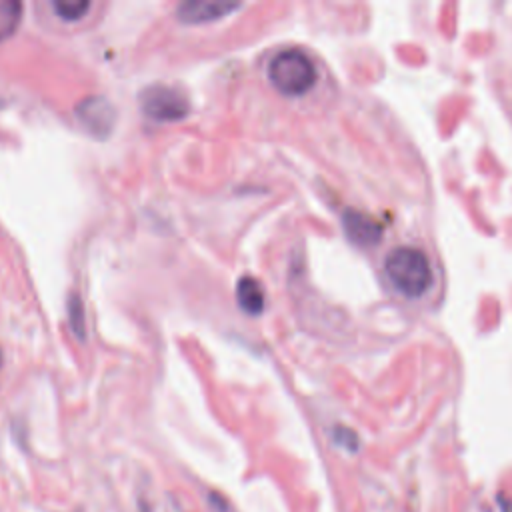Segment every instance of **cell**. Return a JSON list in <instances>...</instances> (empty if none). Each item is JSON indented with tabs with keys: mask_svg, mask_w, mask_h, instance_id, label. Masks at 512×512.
Wrapping results in <instances>:
<instances>
[{
	"mask_svg": "<svg viewBox=\"0 0 512 512\" xmlns=\"http://www.w3.org/2000/svg\"><path fill=\"white\" fill-rule=\"evenodd\" d=\"M334 438H336V442H338V444H342L344 448H348V450H356V436H354V432H352V430H348V428H336Z\"/></svg>",
	"mask_w": 512,
	"mask_h": 512,
	"instance_id": "8fae6325",
	"label": "cell"
},
{
	"mask_svg": "<svg viewBox=\"0 0 512 512\" xmlns=\"http://www.w3.org/2000/svg\"><path fill=\"white\" fill-rule=\"evenodd\" d=\"M500 508H502V512H512V500L500 496Z\"/></svg>",
	"mask_w": 512,
	"mask_h": 512,
	"instance_id": "7c38bea8",
	"label": "cell"
},
{
	"mask_svg": "<svg viewBox=\"0 0 512 512\" xmlns=\"http://www.w3.org/2000/svg\"><path fill=\"white\" fill-rule=\"evenodd\" d=\"M268 78L282 94L300 96L314 86L316 66L304 50L284 48L272 56L268 64Z\"/></svg>",
	"mask_w": 512,
	"mask_h": 512,
	"instance_id": "7a4b0ae2",
	"label": "cell"
},
{
	"mask_svg": "<svg viewBox=\"0 0 512 512\" xmlns=\"http://www.w3.org/2000/svg\"><path fill=\"white\" fill-rule=\"evenodd\" d=\"M238 306L252 316H258L264 310V290L254 276H242L236 284Z\"/></svg>",
	"mask_w": 512,
	"mask_h": 512,
	"instance_id": "52a82bcc",
	"label": "cell"
},
{
	"mask_svg": "<svg viewBox=\"0 0 512 512\" xmlns=\"http://www.w3.org/2000/svg\"><path fill=\"white\" fill-rule=\"evenodd\" d=\"M240 8L238 2H226V0H188L178 6V18L186 24H204L212 22L216 18H222L230 14L232 10Z\"/></svg>",
	"mask_w": 512,
	"mask_h": 512,
	"instance_id": "5b68a950",
	"label": "cell"
},
{
	"mask_svg": "<svg viewBox=\"0 0 512 512\" xmlns=\"http://www.w3.org/2000/svg\"><path fill=\"white\" fill-rule=\"evenodd\" d=\"M140 104L144 114L156 122L180 120L190 110L188 98L180 90L164 84H154L142 90Z\"/></svg>",
	"mask_w": 512,
	"mask_h": 512,
	"instance_id": "3957f363",
	"label": "cell"
},
{
	"mask_svg": "<svg viewBox=\"0 0 512 512\" xmlns=\"http://www.w3.org/2000/svg\"><path fill=\"white\" fill-rule=\"evenodd\" d=\"M342 222H344V230H346L348 238L362 246L376 244L382 234V228L372 218H368L366 214L356 212V210H346Z\"/></svg>",
	"mask_w": 512,
	"mask_h": 512,
	"instance_id": "8992f818",
	"label": "cell"
},
{
	"mask_svg": "<svg viewBox=\"0 0 512 512\" xmlns=\"http://www.w3.org/2000/svg\"><path fill=\"white\" fill-rule=\"evenodd\" d=\"M68 318L74 334L82 340L86 336V324H84V306L78 298V294H70L68 298Z\"/></svg>",
	"mask_w": 512,
	"mask_h": 512,
	"instance_id": "30bf717a",
	"label": "cell"
},
{
	"mask_svg": "<svg viewBox=\"0 0 512 512\" xmlns=\"http://www.w3.org/2000/svg\"><path fill=\"white\" fill-rule=\"evenodd\" d=\"M384 272L398 292L408 298L424 294L432 282V268L426 254L412 246H396L384 258Z\"/></svg>",
	"mask_w": 512,
	"mask_h": 512,
	"instance_id": "6da1fadb",
	"label": "cell"
},
{
	"mask_svg": "<svg viewBox=\"0 0 512 512\" xmlns=\"http://www.w3.org/2000/svg\"><path fill=\"white\" fill-rule=\"evenodd\" d=\"M52 6H54V12L66 22L78 20L90 10L88 0H56Z\"/></svg>",
	"mask_w": 512,
	"mask_h": 512,
	"instance_id": "9c48e42d",
	"label": "cell"
},
{
	"mask_svg": "<svg viewBox=\"0 0 512 512\" xmlns=\"http://www.w3.org/2000/svg\"><path fill=\"white\" fill-rule=\"evenodd\" d=\"M22 20V2L0 0V42L14 34Z\"/></svg>",
	"mask_w": 512,
	"mask_h": 512,
	"instance_id": "ba28073f",
	"label": "cell"
},
{
	"mask_svg": "<svg viewBox=\"0 0 512 512\" xmlns=\"http://www.w3.org/2000/svg\"><path fill=\"white\" fill-rule=\"evenodd\" d=\"M76 116L82 126L96 138H104L112 132L116 122V110L104 96H88L76 106Z\"/></svg>",
	"mask_w": 512,
	"mask_h": 512,
	"instance_id": "277c9868",
	"label": "cell"
}]
</instances>
